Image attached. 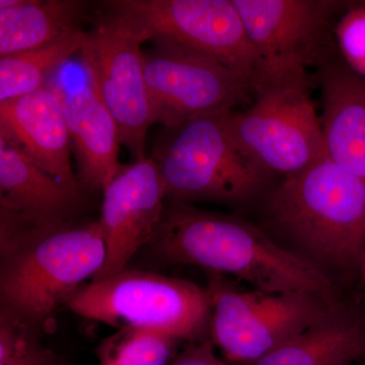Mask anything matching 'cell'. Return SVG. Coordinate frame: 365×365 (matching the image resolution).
I'll list each match as a JSON object with an SVG mask.
<instances>
[{
  "label": "cell",
  "mask_w": 365,
  "mask_h": 365,
  "mask_svg": "<svg viewBox=\"0 0 365 365\" xmlns=\"http://www.w3.org/2000/svg\"><path fill=\"white\" fill-rule=\"evenodd\" d=\"M100 222L76 220L19 227L0 222V314L40 336L56 330V314L102 269Z\"/></svg>",
  "instance_id": "7a4b0ae2"
},
{
  "label": "cell",
  "mask_w": 365,
  "mask_h": 365,
  "mask_svg": "<svg viewBox=\"0 0 365 365\" xmlns=\"http://www.w3.org/2000/svg\"><path fill=\"white\" fill-rule=\"evenodd\" d=\"M103 196L98 222L105 242V263L91 281L106 279L128 268L134 255L155 237L167 198L155 158L122 165Z\"/></svg>",
  "instance_id": "7c38bea8"
},
{
  "label": "cell",
  "mask_w": 365,
  "mask_h": 365,
  "mask_svg": "<svg viewBox=\"0 0 365 365\" xmlns=\"http://www.w3.org/2000/svg\"><path fill=\"white\" fill-rule=\"evenodd\" d=\"M181 341L140 329H118L96 347L98 365H169Z\"/></svg>",
  "instance_id": "ffe728a7"
},
{
  "label": "cell",
  "mask_w": 365,
  "mask_h": 365,
  "mask_svg": "<svg viewBox=\"0 0 365 365\" xmlns=\"http://www.w3.org/2000/svg\"><path fill=\"white\" fill-rule=\"evenodd\" d=\"M0 137L55 179L81 190L71 165V141L56 91H37L0 102Z\"/></svg>",
  "instance_id": "5bb4252c"
},
{
  "label": "cell",
  "mask_w": 365,
  "mask_h": 365,
  "mask_svg": "<svg viewBox=\"0 0 365 365\" xmlns=\"http://www.w3.org/2000/svg\"><path fill=\"white\" fill-rule=\"evenodd\" d=\"M319 69L327 157L365 181V78L343 60Z\"/></svg>",
  "instance_id": "2e32d148"
},
{
  "label": "cell",
  "mask_w": 365,
  "mask_h": 365,
  "mask_svg": "<svg viewBox=\"0 0 365 365\" xmlns=\"http://www.w3.org/2000/svg\"><path fill=\"white\" fill-rule=\"evenodd\" d=\"M144 52L153 123L165 128L234 111L253 86L215 57L175 41L155 38Z\"/></svg>",
  "instance_id": "ba28073f"
},
{
  "label": "cell",
  "mask_w": 365,
  "mask_h": 365,
  "mask_svg": "<svg viewBox=\"0 0 365 365\" xmlns=\"http://www.w3.org/2000/svg\"><path fill=\"white\" fill-rule=\"evenodd\" d=\"M59 365H66V364H62V362H61V364H60Z\"/></svg>",
  "instance_id": "d4e9b609"
},
{
  "label": "cell",
  "mask_w": 365,
  "mask_h": 365,
  "mask_svg": "<svg viewBox=\"0 0 365 365\" xmlns=\"http://www.w3.org/2000/svg\"><path fill=\"white\" fill-rule=\"evenodd\" d=\"M146 249L168 265L195 266L234 276L271 294L304 292L339 299L330 275L234 215L170 202Z\"/></svg>",
  "instance_id": "6da1fadb"
},
{
  "label": "cell",
  "mask_w": 365,
  "mask_h": 365,
  "mask_svg": "<svg viewBox=\"0 0 365 365\" xmlns=\"http://www.w3.org/2000/svg\"><path fill=\"white\" fill-rule=\"evenodd\" d=\"M228 113L165 128L153 158L170 202L239 206L263 190L270 174L237 143Z\"/></svg>",
  "instance_id": "277c9868"
},
{
  "label": "cell",
  "mask_w": 365,
  "mask_h": 365,
  "mask_svg": "<svg viewBox=\"0 0 365 365\" xmlns=\"http://www.w3.org/2000/svg\"><path fill=\"white\" fill-rule=\"evenodd\" d=\"M265 215L269 227L304 260L325 273L330 268L360 278L365 257L364 180L326 155L284 177L269 194Z\"/></svg>",
  "instance_id": "3957f363"
},
{
  "label": "cell",
  "mask_w": 365,
  "mask_h": 365,
  "mask_svg": "<svg viewBox=\"0 0 365 365\" xmlns=\"http://www.w3.org/2000/svg\"><path fill=\"white\" fill-rule=\"evenodd\" d=\"M85 2L24 0L0 9V58L35 49L79 28Z\"/></svg>",
  "instance_id": "ac0fdd59"
},
{
  "label": "cell",
  "mask_w": 365,
  "mask_h": 365,
  "mask_svg": "<svg viewBox=\"0 0 365 365\" xmlns=\"http://www.w3.org/2000/svg\"><path fill=\"white\" fill-rule=\"evenodd\" d=\"M309 86V78L262 83L248 109L228 113L237 143L270 175L289 176L327 155Z\"/></svg>",
  "instance_id": "52a82bcc"
},
{
  "label": "cell",
  "mask_w": 365,
  "mask_h": 365,
  "mask_svg": "<svg viewBox=\"0 0 365 365\" xmlns=\"http://www.w3.org/2000/svg\"><path fill=\"white\" fill-rule=\"evenodd\" d=\"M148 38L121 16L110 14L88 32L79 52L83 72L116 121L120 140L134 162L145 158L153 123L141 47Z\"/></svg>",
  "instance_id": "9c48e42d"
},
{
  "label": "cell",
  "mask_w": 365,
  "mask_h": 365,
  "mask_svg": "<svg viewBox=\"0 0 365 365\" xmlns=\"http://www.w3.org/2000/svg\"><path fill=\"white\" fill-rule=\"evenodd\" d=\"M365 360V316L346 304L251 365H353Z\"/></svg>",
  "instance_id": "e0dca14e"
},
{
  "label": "cell",
  "mask_w": 365,
  "mask_h": 365,
  "mask_svg": "<svg viewBox=\"0 0 365 365\" xmlns=\"http://www.w3.org/2000/svg\"><path fill=\"white\" fill-rule=\"evenodd\" d=\"M111 14L148 36L215 57L254 88L258 59L232 0H112Z\"/></svg>",
  "instance_id": "8fae6325"
},
{
  "label": "cell",
  "mask_w": 365,
  "mask_h": 365,
  "mask_svg": "<svg viewBox=\"0 0 365 365\" xmlns=\"http://www.w3.org/2000/svg\"><path fill=\"white\" fill-rule=\"evenodd\" d=\"M360 281H361L362 288H364V299L365 300V257L364 263H362L361 271H360Z\"/></svg>",
  "instance_id": "cb8c5ba5"
},
{
  "label": "cell",
  "mask_w": 365,
  "mask_h": 365,
  "mask_svg": "<svg viewBox=\"0 0 365 365\" xmlns=\"http://www.w3.org/2000/svg\"><path fill=\"white\" fill-rule=\"evenodd\" d=\"M42 336L20 322L0 314V365H59L58 357Z\"/></svg>",
  "instance_id": "44dd1931"
},
{
  "label": "cell",
  "mask_w": 365,
  "mask_h": 365,
  "mask_svg": "<svg viewBox=\"0 0 365 365\" xmlns=\"http://www.w3.org/2000/svg\"><path fill=\"white\" fill-rule=\"evenodd\" d=\"M258 59L254 88L309 78V67L329 60L331 21L339 2L232 0ZM253 88V91H254Z\"/></svg>",
  "instance_id": "30bf717a"
},
{
  "label": "cell",
  "mask_w": 365,
  "mask_h": 365,
  "mask_svg": "<svg viewBox=\"0 0 365 365\" xmlns=\"http://www.w3.org/2000/svg\"><path fill=\"white\" fill-rule=\"evenodd\" d=\"M209 339L223 359L251 365L318 325L344 306L340 299L289 292L240 289L222 274L207 273Z\"/></svg>",
  "instance_id": "8992f818"
},
{
  "label": "cell",
  "mask_w": 365,
  "mask_h": 365,
  "mask_svg": "<svg viewBox=\"0 0 365 365\" xmlns=\"http://www.w3.org/2000/svg\"><path fill=\"white\" fill-rule=\"evenodd\" d=\"M81 202V190L55 179L0 137V222L38 227L68 222Z\"/></svg>",
  "instance_id": "9a60e30c"
},
{
  "label": "cell",
  "mask_w": 365,
  "mask_h": 365,
  "mask_svg": "<svg viewBox=\"0 0 365 365\" xmlns=\"http://www.w3.org/2000/svg\"><path fill=\"white\" fill-rule=\"evenodd\" d=\"M169 365H234L216 354L210 339L185 344Z\"/></svg>",
  "instance_id": "603a6c76"
},
{
  "label": "cell",
  "mask_w": 365,
  "mask_h": 365,
  "mask_svg": "<svg viewBox=\"0 0 365 365\" xmlns=\"http://www.w3.org/2000/svg\"><path fill=\"white\" fill-rule=\"evenodd\" d=\"M88 32L76 29L51 43L0 58V102L44 88L76 53L83 49Z\"/></svg>",
  "instance_id": "d6986e66"
},
{
  "label": "cell",
  "mask_w": 365,
  "mask_h": 365,
  "mask_svg": "<svg viewBox=\"0 0 365 365\" xmlns=\"http://www.w3.org/2000/svg\"><path fill=\"white\" fill-rule=\"evenodd\" d=\"M334 38L343 62L365 78V6H353L341 16Z\"/></svg>",
  "instance_id": "7402d4cb"
},
{
  "label": "cell",
  "mask_w": 365,
  "mask_h": 365,
  "mask_svg": "<svg viewBox=\"0 0 365 365\" xmlns=\"http://www.w3.org/2000/svg\"><path fill=\"white\" fill-rule=\"evenodd\" d=\"M66 116L81 187L104 191L121 169L119 129L108 108L83 76L61 69L49 81Z\"/></svg>",
  "instance_id": "4fadbf2b"
},
{
  "label": "cell",
  "mask_w": 365,
  "mask_h": 365,
  "mask_svg": "<svg viewBox=\"0 0 365 365\" xmlns=\"http://www.w3.org/2000/svg\"><path fill=\"white\" fill-rule=\"evenodd\" d=\"M66 307L81 318L117 330L140 329L184 344L209 339L211 309L205 288L151 271L127 268L86 282Z\"/></svg>",
  "instance_id": "5b68a950"
}]
</instances>
